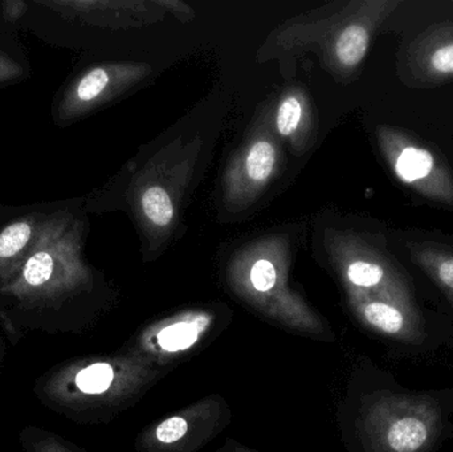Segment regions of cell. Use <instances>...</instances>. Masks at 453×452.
Segmentation results:
<instances>
[{"label":"cell","instance_id":"cell-1","mask_svg":"<svg viewBox=\"0 0 453 452\" xmlns=\"http://www.w3.org/2000/svg\"><path fill=\"white\" fill-rule=\"evenodd\" d=\"M164 369L134 350L74 361L45 379L42 393L53 405L72 411L108 410L142 397Z\"/></svg>","mask_w":453,"mask_h":452},{"label":"cell","instance_id":"cell-11","mask_svg":"<svg viewBox=\"0 0 453 452\" xmlns=\"http://www.w3.org/2000/svg\"><path fill=\"white\" fill-rule=\"evenodd\" d=\"M146 63H108L93 66L66 90L60 103L63 119H76L129 90L150 74Z\"/></svg>","mask_w":453,"mask_h":452},{"label":"cell","instance_id":"cell-4","mask_svg":"<svg viewBox=\"0 0 453 452\" xmlns=\"http://www.w3.org/2000/svg\"><path fill=\"white\" fill-rule=\"evenodd\" d=\"M325 247L346 294L415 305L411 280L385 243L354 231L327 230Z\"/></svg>","mask_w":453,"mask_h":452},{"label":"cell","instance_id":"cell-3","mask_svg":"<svg viewBox=\"0 0 453 452\" xmlns=\"http://www.w3.org/2000/svg\"><path fill=\"white\" fill-rule=\"evenodd\" d=\"M92 273L81 257L80 225L64 215L44 243L0 294L26 304H50L87 291Z\"/></svg>","mask_w":453,"mask_h":452},{"label":"cell","instance_id":"cell-19","mask_svg":"<svg viewBox=\"0 0 453 452\" xmlns=\"http://www.w3.org/2000/svg\"><path fill=\"white\" fill-rule=\"evenodd\" d=\"M19 66L15 65L12 61L5 60V58L0 57V80L10 79L12 76H18Z\"/></svg>","mask_w":453,"mask_h":452},{"label":"cell","instance_id":"cell-7","mask_svg":"<svg viewBox=\"0 0 453 452\" xmlns=\"http://www.w3.org/2000/svg\"><path fill=\"white\" fill-rule=\"evenodd\" d=\"M401 3L398 0L351 2L327 26L325 60L341 77L357 73L369 53L372 37Z\"/></svg>","mask_w":453,"mask_h":452},{"label":"cell","instance_id":"cell-16","mask_svg":"<svg viewBox=\"0 0 453 452\" xmlns=\"http://www.w3.org/2000/svg\"><path fill=\"white\" fill-rule=\"evenodd\" d=\"M410 259L453 303V247L436 241H410Z\"/></svg>","mask_w":453,"mask_h":452},{"label":"cell","instance_id":"cell-8","mask_svg":"<svg viewBox=\"0 0 453 452\" xmlns=\"http://www.w3.org/2000/svg\"><path fill=\"white\" fill-rule=\"evenodd\" d=\"M231 410L220 395H210L148 427L137 438L138 452H198L226 429Z\"/></svg>","mask_w":453,"mask_h":452},{"label":"cell","instance_id":"cell-17","mask_svg":"<svg viewBox=\"0 0 453 452\" xmlns=\"http://www.w3.org/2000/svg\"><path fill=\"white\" fill-rule=\"evenodd\" d=\"M141 217L154 233H167L175 220V204L169 191L161 185H148L138 194Z\"/></svg>","mask_w":453,"mask_h":452},{"label":"cell","instance_id":"cell-6","mask_svg":"<svg viewBox=\"0 0 453 452\" xmlns=\"http://www.w3.org/2000/svg\"><path fill=\"white\" fill-rule=\"evenodd\" d=\"M380 154L396 180L426 201L453 209V172L439 151L401 127L377 129Z\"/></svg>","mask_w":453,"mask_h":452},{"label":"cell","instance_id":"cell-15","mask_svg":"<svg viewBox=\"0 0 453 452\" xmlns=\"http://www.w3.org/2000/svg\"><path fill=\"white\" fill-rule=\"evenodd\" d=\"M274 129L298 153L305 150L314 132L313 108L305 90L289 88L282 93L274 109Z\"/></svg>","mask_w":453,"mask_h":452},{"label":"cell","instance_id":"cell-20","mask_svg":"<svg viewBox=\"0 0 453 452\" xmlns=\"http://www.w3.org/2000/svg\"><path fill=\"white\" fill-rule=\"evenodd\" d=\"M215 452H257L255 450H250V448H244V446L239 445V443L234 442V441L229 440V442H226L225 446L219 448V450Z\"/></svg>","mask_w":453,"mask_h":452},{"label":"cell","instance_id":"cell-12","mask_svg":"<svg viewBox=\"0 0 453 452\" xmlns=\"http://www.w3.org/2000/svg\"><path fill=\"white\" fill-rule=\"evenodd\" d=\"M404 84L433 88L453 80V20L420 32L404 50L399 64Z\"/></svg>","mask_w":453,"mask_h":452},{"label":"cell","instance_id":"cell-2","mask_svg":"<svg viewBox=\"0 0 453 452\" xmlns=\"http://www.w3.org/2000/svg\"><path fill=\"white\" fill-rule=\"evenodd\" d=\"M290 255L284 239L252 241L232 257L228 283L239 299L293 331L321 336V318L289 286Z\"/></svg>","mask_w":453,"mask_h":452},{"label":"cell","instance_id":"cell-10","mask_svg":"<svg viewBox=\"0 0 453 452\" xmlns=\"http://www.w3.org/2000/svg\"><path fill=\"white\" fill-rule=\"evenodd\" d=\"M217 313L188 310L146 326L130 349L158 368L173 365L193 355L211 336Z\"/></svg>","mask_w":453,"mask_h":452},{"label":"cell","instance_id":"cell-18","mask_svg":"<svg viewBox=\"0 0 453 452\" xmlns=\"http://www.w3.org/2000/svg\"><path fill=\"white\" fill-rule=\"evenodd\" d=\"M32 452H76L66 448L58 438L53 435H42L37 440L32 441Z\"/></svg>","mask_w":453,"mask_h":452},{"label":"cell","instance_id":"cell-14","mask_svg":"<svg viewBox=\"0 0 453 452\" xmlns=\"http://www.w3.org/2000/svg\"><path fill=\"white\" fill-rule=\"evenodd\" d=\"M64 215H28L0 231V288L18 276L31 255L58 227Z\"/></svg>","mask_w":453,"mask_h":452},{"label":"cell","instance_id":"cell-13","mask_svg":"<svg viewBox=\"0 0 453 452\" xmlns=\"http://www.w3.org/2000/svg\"><path fill=\"white\" fill-rule=\"evenodd\" d=\"M348 302L356 318L382 336L403 342L422 336V318L415 305L364 295H348Z\"/></svg>","mask_w":453,"mask_h":452},{"label":"cell","instance_id":"cell-5","mask_svg":"<svg viewBox=\"0 0 453 452\" xmlns=\"http://www.w3.org/2000/svg\"><path fill=\"white\" fill-rule=\"evenodd\" d=\"M441 430V408L423 395L386 393L362 411V438L370 452H428Z\"/></svg>","mask_w":453,"mask_h":452},{"label":"cell","instance_id":"cell-9","mask_svg":"<svg viewBox=\"0 0 453 452\" xmlns=\"http://www.w3.org/2000/svg\"><path fill=\"white\" fill-rule=\"evenodd\" d=\"M282 164V150L271 126L263 125L242 145L226 167L223 180V202L231 212L252 206Z\"/></svg>","mask_w":453,"mask_h":452}]
</instances>
